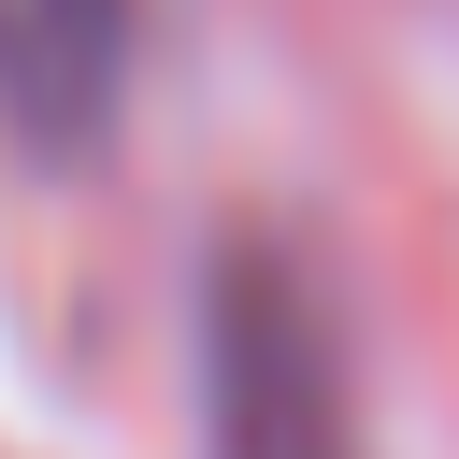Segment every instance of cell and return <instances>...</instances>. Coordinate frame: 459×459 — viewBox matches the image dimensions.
<instances>
[{
	"label": "cell",
	"mask_w": 459,
	"mask_h": 459,
	"mask_svg": "<svg viewBox=\"0 0 459 459\" xmlns=\"http://www.w3.org/2000/svg\"><path fill=\"white\" fill-rule=\"evenodd\" d=\"M186 373H201V459H373L359 387H344V330L273 230L201 244Z\"/></svg>",
	"instance_id": "1"
},
{
	"label": "cell",
	"mask_w": 459,
	"mask_h": 459,
	"mask_svg": "<svg viewBox=\"0 0 459 459\" xmlns=\"http://www.w3.org/2000/svg\"><path fill=\"white\" fill-rule=\"evenodd\" d=\"M143 0H0V129L29 158H86L129 115Z\"/></svg>",
	"instance_id": "2"
}]
</instances>
